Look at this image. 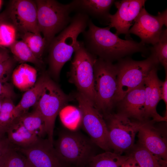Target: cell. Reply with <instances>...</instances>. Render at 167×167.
<instances>
[{"label":"cell","mask_w":167,"mask_h":167,"mask_svg":"<svg viewBox=\"0 0 167 167\" xmlns=\"http://www.w3.org/2000/svg\"><path fill=\"white\" fill-rule=\"evenodd\" d=\"M88 29L82 33L84 47L90 53L99 58L112 62L135 53H146L145 44L131 39L123 40L110 31L109 26L100 28L89 19Z\"/></svg>","instance_id":"1"},{"label":"cell","mask_w":167,"mask_h":167,"mask_svg":"<svg viewBox=\"0 0 167 167\" xmlns=\"http://www.w3.org/2000/svg\"><path fill=\"white\" fill-rule=\"evenodd\" d=\"M89 19L86 15L76 13L69 25L51 42L48 48L49 69L55 78L58 77L63 66L79 47L81 42L77 37L85 31Z\"/></svg>","instance_id":"2"},{"label":"cell","mask_w":167,"mask_h":167,"mask_svg":"<svg viewBox=\"0 0 167 167\" xmlns=\"http://www.w3.org/2000/svg\"><path fill=\"white\" fill-rule=\"evenodd\" d=\"M37 7V19L40 33H42L48 49L55 35L70 23V13L73 11L72 2L64 4L54 0H35Z\"/></svg>","instance_id":"3"},{"label":"cell","mask_w":167,"mask_h":167,"mask_svg":"<svg viewBox=\"0 0 167 167\" xmlns=\"http://www.w3.org/2000/svg\"><path fill=\"white\" fill-rule=\"evenodd\" d=\"M116 64L102 58H97L94 65V106L105 116L110 113L115 104L117 84Z\"/></svg>","instance_id":"4"},{"label":"cell","mask_w":167,"mask_h":167,"mask_svg":"<svg viewBox=\"0 0 167 167\" xmlns=\"http://www.w3.org/2000/svg\"><path fill=\"white\" fill-rule=\"evenodd\" d=\"M53 145L63 163L84 164L95 155L94 146L96 145L91 139L74 130L61 131Z\"/></svg>","instance_id":"5"},{"label":"cell","mask_w":167,"mask_h":167,"mask_svg":"<svg viewBox=\"0 0 167 167\" xmlns=\"http://www.w3.org/2000/svg\"><path fill=\"white\" fill-rule=\"evenodd\" d=\"M159 63L152 53L148 58L142 61H135L130 58L118 60L116 64L118 88L115 104L130 91L143 84L150 71Z\"/></svg>","instance_id":"6"},{"label":"cell","mask_w":167,"mask_h":167,"mask_svg":"<svg viewBox=\"0 0 167 167\" xmlns=\"http://www.w3.org/2000/svg\"><path fill=\"white\" fill-rule=\"evenodd\" d=\"M71 98L45 75L42 91L35 106L44 120L48 139L53 144L56 117Z\"/></svg>","instance_id":"7"},{"label":"cell","mask_w":167,"mask_h":167,"mask_svg":"<svg viewBox=\"0 0 167 167\" xmlns=\"http://www.w3.org/2000/svg\"><path fill=\"white\" fill-rule=\"evenodd\" d=\"M96 56L89 52L81 41L79 48L75 52L69 72V81L73 84L79 92L88 99L94 105L95 93L94 88V65Z\"/></svg>","instance_id":"8"},{"label":"cell","mask_w":167,"mask_h":167,"mask_svg":"<svg viewBox=\"0 0 167 167\" xmlns=\"http://www.w3.org/2000/svg\"><path fill=\"white\" fill-rule=\"evenodd\" d=\"M109 147L120 154L128 152L134 145L135 137L142 122L131 119L118 113L105 116Z\"/></svg>","instance_id":"9"},{"label":"cell","mask_w":167,"mask_h":167,"mask_svg":"<svg viewBox=\"0 0 167 167\" xmlns=\"http://www.w3.org/2000/svg\"><path fill=\"white\" fill-rule=\"evenodd\" d=\"M75 97L81 114L84 129L96 146L105 151H110L107 126L103 115L93 104L81 93H77Z\"/></svg>","instance_id":"10"},{"label":"cell","mask_w":167,"mask_h":167,"mask_svg":"<svg viewBox=\"0 0 167 167\" xmlns=\"http://www.w3.org/2000/svg\"><path fill=\"white\" fill-rule=\"evenodd\" d=\"M6 10L9 20L15 28L17 34L29 32L41 35L35 1L11 0Z\"/></svg>","instance_id":"11"},{"label":"cell","mask_w":167,"mask_h":167,"mask_svg":"<svg viewBox=\"0 0 167 167\" xmlns=\"http://www.w3.org/2000/svg\"><path fill=\"white\" fill-rule=\"evenodd\" d=\"M167 9L157 16L149 13L143 7L135 19L129 33L138 36L141 42L154 45L158 41L164 25H167Z\"/></svg>","instance_id":"12"},{"label":"cell","mask_w":167,"mask_h":167,"mask_svg":"<svg viewBox=\"0 0 167 167\" xmlns=\"http://www.w3.org/2000/svg\"><path fill=\"white\" fill-rule=\"evenodd\" d=\"M16 148L35 167H63L53 144L48 139L39 138L29 146Z\"/></svg>","instance_id":"13"},{"label":"cell","mask_w":167,"mask_h":167,"mask_svg":"<svg viewBox=\"0 0 167 167\" xmlns=\"http://www.w3.org/2000/svg\"><path fill=\"white\" fill-rule=\"evenodd\" d=\"M146 1L122 0L115 1L114 3L118 10L114 14H110L109 26L116 29L115 34L118 36L124 34L126 40H129L130 28L133 25Z\"/></svg>","instance_id":"14"},{"label":"cell","mask_w":167,"mask_h":167,"mask_svg":"<svg viewBox=\"0 0 167 167\" xmlns=\"http://www.w3.org/2000/svg\"><path fill=\"white\" fill-rule=\"evenodd\" d=\"M152 120L143 121L138 132L139 144L154 155L167 161V141L163 131L156 127Z\"/></svg>","instance_id":"15"},{"label":"cell","mask_w":167,"mask_h":167,"mask_svg":"<svg viewBox=\"0 0 167 167\" xmlns=\"http://www.w3.org/2000/svg\"><path fill=\"white\" fill-rule=\"evenodd\" d=\"M157 66L153 68L145 79L144 84L145 92L144 108V120H150L155 122L167 121V117H163L157 112L156 106L161 100V81L157 75Z\"/></svg>","instance_id":"16"},{"label":"cell","mask_w":167,"mask_h":167,"mask_svg":"<svg viewBox=\"0 0 167 167\" xmlns=\"http://www.w3.org/2000/svg\"><path fill=\"white\" fill-rule=\"evenodd\" d=\"M145 101V92L143 83L129 92L117 103L119 108L118 113L137 121H145L144 119Z\"/></svg>","instance_id":"17"},{"label":"cell","mask_w":167,"mask_h":167,"mask_svg":"<svg viewBox=\"0 0 167 167\" xmlns=\"http://www.w3.org/2000/svg\"><path fill=\"white\" fill-rule=\"evenodd\" d=\"M115 2L113 0H75L72 2L73 11L90 16L101 23L109 24V10Z\"/></svg>","instance_id":"18"},{"label":"cell","mask_w":167,"mask_h":167,"mask_svg":"<svg viewBox=\"0 0 167 167\" xmlns=\"http://www.w3.org/2000/svg\"><path fill=\"white\" fill-rule=\"evenodd\" d=\"M6 133L10 143L17 148L29 146L34 143L39 138L28 130L18 118L7 127Z\"/></svg>","instance_id":"19"},{"label":"cell","mask_w":167,"mask_h":167,"mask_svg":"<svg viewBox=\"0 0 167 167\" xmlns=\"http://www.w3.org/2000/svg\"><path fill=\"white\" fill-rule=\"evenodd\" d=\"M45 76V75L41 76L34 85L25 92L20 101L15 106L14 112L16 118L28 112L30 107L36 105L42 91Z\"/></svg>","instance_id":"20"},{"label":"cell","mask_w":167,"mask_h":167,"mask_svg":"<svg viewBox=\"0 0 167 167\" xmlns=\"http://www.w3.org/2000/svg\"><path fill=\"white\" fill-rule=\"evenodd\" d=\"M37 71L33 67L21 63L13 71L12 79L14 85L22 91L32 88L36 82Z\"/></svg>","instance_id":"21"},{"label":"cell","mask_w":167,"mask_h":167,"mask_svg":"<svg viewBox=\"0 0 167 167\" xmlns=\"http://www.w3.org/2000/svg\"><path fill=\"white\" fill-rule=\"evenodd\" d=\"M128 152L141 167H167V161L156 157L139 144L135 145Z\"/></svg>","instance_id":"22"},{"label":"cell","mask_w":167,"mask_h":167,"mask_svg":"<svg viewBox=\"0 0 167 167\" xmlns=\"http://www.w3.org/2000/svg\"><path fill=\"white\" fill-rule=\"evenodd\" d=\"M17 118L28 130L38 137L43 138L47 135L44 120L36 108L32 112H27Z\"/></svg>","instance_id":"23"},{"label":"cell","mask_w":167,"mask_h":167,"mask_svg":"<svg viewBox=\"0 0 167 167\" xmlns=\"http://www.w3.org/2000/svg\"><path fill=\"white\" fill-rule=\"evenodd\" d=\"M129 157L110 151L95 155L89 160V167H120Z\"/></svg>","instance_id":"24"},{"label":"cell","mask_w":167,"mask_h":167,"mask_svg":"<svg viewBox=\"0 0 167 167\" xmlns=\"http://www.w3.org/2000/svg\"><path fill=\"white\" fill-rule=\"evenodd\" d=\"M9 47L15 61L21 64L26 62H31L39 67L43 65L42 61L34 55L22 40H16Z\"/></svg>","instance_id":"25"},{"label":"cell","mask_w":167,"mask_h":167,"mask_svg":"<svg viewBox=\"0 0 167 167\" xmlns=\"http://www.w3.org/2000/svg\"><path fill=\"white\" fill-rule=\"evenodd\" d=\"M27 45L34 55L38 58L41 60L45 49H46L45 41L41 35L27 32L17 34Z\"/></svg>","instance_id":"26"},{"label":"cell","mask_w":167,"mask_h":167,"mask_svg":"<svg viewBox=\"0 0 167 167\" xmlns=\"http://www.w3.org/2000/svg\"><path fill=\"white\" fill-rule=\"evenodd\" d=\"M27 159L13 147L0 157V167H25Z\"/></svg>","instance_id":"27"},{"label":"cell","mask_w":167,"mask_h":167,"mask_svg":"<svg viewBox=\"0 0 167 167\" xmlns=\"http://www.w3.org/2000/svg\"><path fill=\"white\" fill-rule=\"evenodd\" d=\"M154 54L159 63L164 66L166 73L167 71V29L163 30L158 41L149 49Z\"/></svg>","instance_id":"28"},{"label":"cell","mask_w":167,"mask_h":167,"mask_svg":"<svg viewBox=\"0 0 167 167\" xmlns=\"http://www.w3.org/2000/svg\"><path fill=\"white\" fill-rule=\"evenodd\" d=\"M15 107L11 98H4L0 110V127L5 133L7 127L16 119L14 112Z\"/></svg>","instance_id":"29"},{"label":"cell","mask_w":167,"mask_h":167,"mask_svg":"<svg viewBox=\"0 0 167 167\" xmlns=\"http://www.w3.org/2000/svg\"><path fill=\"white\" fill-rule=\"evenodd\" d=\"M59 113L63 125L69 128H71V130H73V128H76L80 121H82L81 114L79 109L74 107H63Z\"/></svg>","instance_id":"30"},{"label":"cell","mask_w":167,"mask_h":167,"mask_svg":"<svg viewBox=\"0 0 167 167\" xmlns=\"http://www.w3.org/2000/svg\"><path fill=\"white\" fill-rule=\"evenodd\" d=\"M17 31L10 20L0 25V46L10 47L16 40Z\"/></svg>","instance_id":"31"},{"label":"cell","mask_w":167,"mask_h":167,"mask_svg":"<svg viewBox=\"0 0 167 167\" xmlns=\"http://www.w3.org/2000/svg\"><path fill=\"white\" fill-rule=\"evenodd\" d=\"M15 60L11 57L0 63V81L7 82L14 66Z\"/></svg>","instance_id":"32"},{"label":"cell","mask_w":167,"mask_h":167,"mask_svg":"<svg viewBox=\"0 0 167 167\" xmlns=\"http://www.w3.org/2000/svg\"><path fill=\"white\" fill-rule=\"evenodd\" d=\"M15 96V93L11 84L0 81V96L11 98Z\"/></svg>","instance_id":"33"},{"label":"cell","mask_w":167,"mask_h":167,"mask_svg":"<svg viewBox=\"0 0 167 167\" xmlns=\"http://www.w3.org/2000/svg\"><path fill=\"white\" fill-rule=\"evenodd\" d=\"M5 134H0V157L8 149L13 147L7 137L4 136Z\"/></svg>","instance_id":"34"},{"label":"cell","mask_w":167,"mask_h":167,"mask_svg":"<svg viewBox=\"0 0 167 167\" xmlns=\"http://www.w3.org/2000/svg\"><path fill=\"white\" fill-rule=\"evenodd\" d=\"M166 73L165 78L164 81L162 82L161 86V100L164 101L166 107V113L167 110V75Z\"/></svg>","instance_id":"35"},{"label":"cell","mask_w":167,"mask_h":167,"mask_svg":"<svg viewBox=\"0 0 167 167\" xmlns=\"http://www.w3.org/2000/svg\"><path fill=\"white\" fill-rule=\"evenodd\" d=\"M121 167H141L133 158L129 156V157L122 164Z\"/></svg>","instance_id":"36"},{"label":"cell","mask_w":167,"mask_h":167,"mask_svg":"<svg viewBox=\"0 0 167 167\" xmlns=\"http://www.w3.org/2000/svg\"><path fill=\"white\" fill-rule=\"evenodd\" d=\"M10 58L7 50L5 47L0 46V63Z\"/></svg>","instance_id":"37"},{"label":"cell","mask_w":167,"mask_h":167,"mask_svg":"<svg viewBox=\"0 0 167 167\" xmlns=\"http://www.w3.org/2000/svg\"><path fill=\"white\" fill-rule=\"evenodd\" d=\"M8 20L9 19L6 10L0 14V25Z\"/></svg>","instance_id":"38"},{"label":"cell","mask_w":167,"mask_h":167,"mask_svg":"<svg viewBox=\"0 0 167 167\" xmlns=\"http://www.w3.org/2000/svg\"><path fill=\"white\" fill-rule=\"evenodd\" d=\"M25 167H35L30 163L27 159V161Z\"/></svg>","instance_id":"39"},{"label":"cell","mask_w":167,"mask_h":167,"mask_svg":"<svg viewBox=\"0 0 167 167\" xmlns=\"http://www.w3.org/2000/svg\"><path fill=\"white\" fill-rule=\"evenodd\" d=\"M4 98H4V97H3L0 96V109H1V106H2V103L3 102V100L4 99Z\"/></svg>","instance_id":"40"},{"label":"cell","mask_w":167,"mask_h":167,"mask_svg":"<svg viewBox=\"0 0 167 167\" xmlns=\"http://www.w3.org/2000/svg\"><path fill=\"white\" fill-rule=\"evenodd\" d=\"M5 131H4V130L1 128L0 127V134H5Z\"/></svg>","instance_id":"41"},{"label":"cell","mask_w":167,"mask_h":167,"mask_svg":"<svg viewBox=\"0 0 167 167\" xmlns=\"http://www.w3.org/2000/svg\"><path fill=\"white\" fill-rule=\"evenodd\" d=\"M2 1L1 0H0V7H1V6L2 4Z\"/></svg>","instance_id":"42"}]
</instances>
